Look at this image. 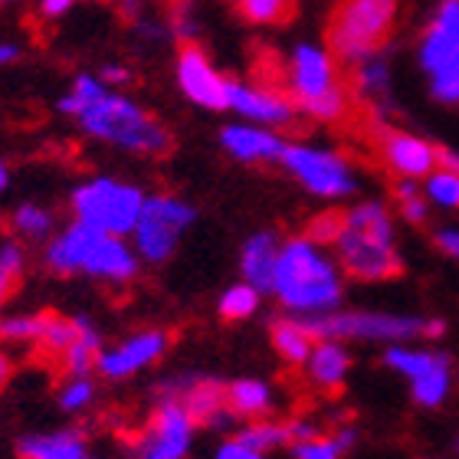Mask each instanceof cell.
<instances>
[{"instance_id": "obj_1", "label": "cell", "mask_w": 459, "mask_h": 459, "mask_svg": "<svg viewBox=\"0 0 459 459\" xmlns=\"http://www.w3.org/2000/svg\"><path fill=\"white\" fill-rule=\"evenodd\" d=\"M56 108L66 118H73L82 134L112 144L118 152L158 158V154L171 152L174 144L171 132L148 108H142L132 96H125L118 89H108L96 73H79L66 92L59 96Z\"/></svg>"}, {"instance_id": "obj_2", "label": "cell", "mask_w": 459, "mask_h": 459, "mask_svg": "<svg viewBox=\"0 0 459 459\" xmlns=\"http://www.w3.org/2000/svg\"><path fill=\"white\" fill-rule=\"evenodd\" d=\"M269 292L289 316H328L342 306V273L325 247L312 243L308 237H296L279 247Z\"/></svg>"}, {"instance_id": "obj_3", "label": "cell", "mask_w": 459, "mask_h": 459, "mask_svg": "<svg viewBox=\"0 0 459 459\" xmlns=\"http://www.w3.org/2000/svg\"><path fill=\"white\" fill-rule=\"evenodd\" d=\"M43 266L53 276H89L108 286H128L142 273V259L128 237H112L89 223L73 221L47 239Z\"/></svg>"}, {"instance_id": "obj_4", "label": "cell", "mask_w": 459, "mask_h": 459, "mask_svg": "<svg viewBox=\"0 0 459 459\" xmlns=\"http://www.w3.org/2000/svg\"><path fill=\"white\" fill-rule=\"evenodd\" d=\"M335 249L344 273L361 282H387L403 273L401 253L394 243V221L381 201L358 204L342 213Z\"/></svg>"}, {"instance_id": "obj_5", "label": "cell", "mask_w": 459, "mask_h": 459, "mask_svg": "<svg viewBox=\"0 0 459 459\" xmlns=\"http://www.w3.org/2000/svg\"><path fill=\"white\" fill-rule=\"evenodd\" d=\"M286 89L296 112L308 115L316 122H342L351 108V96L338 76L335 56L316 43L292 47L286 63Z\"/></svg>"}, {"instance_id": "obj_6", "label": "cell", "mask_w": 459, "mask_h": 459, "mask_svg": "<svg viewBox=\"0 0 459 459\" xmlns=\"http://www.w3.org/2000/svg\"><path fill=\"white\" fill-rule=\"evenodd\" d=\"M401 17V0H338L325 27L328 53L351 69L387 47Z\"/></svg>"}, {"instance_id": "obj_7", "label": "cell", "mask_w": 459, "mask_h": 459, "mask_svg": "<svg viewBox=\"0 0 459 459\" xmlns=\"http://www.w3.org/2000/svg\"><path fill=\"white\" fill-rule=\"evenodd\" d=\"M308 335L332 342H387L401 344L411 338H440L446 332L443 318L391 316V312H328V316L302 318Z\"/></svg>"}, {"instance_id": "obj_8", "label": "cell", "mask_w": 459, "mask_h": 459, "mask_svg": "<svg viewBox=\"0 0 459 459\" xmlns=\"http://www.w3.org/2000/svg\"><path fill=\"white\" fill-rule=\"evenodd\" d=\"M144 194L134 184H125L118 178H89L76 184L69 194V211L73 221L89 223V227L112 233V237H132L138 213H142Z\"/></svg>"}, {"instance_id": "obj_9", "label": "cell", "mask_w": 459, "mask_h": 459, "mask_svg": "<svg viewBox=\"0 0 459 459\" xmlns=\"http://www.w3.org/2000/svg\"><path fill=\"white\" fill-rule=\"evenodd\" d=\"M197 211L191 204L181 201L178 194H152L144 197L138 223L132 230V247L138 253L142 263L161 266L174 256L178 243L184 239V233L194 227Z\"/></svg>"}, {"instance_id": "obj_10", "label": "cell", "mask_w": 459, "mask_h": 459, "mask_svg": "<svg viewBox=\"0 0 459 459\" xmlns=\"http://www.w3.org/2000/svg\"><path fill=\"white\" fill-rule=\"evenodd\" d=\"M279 164L296 178L308 194H316L322 201H344L351 197L358 181H354L351 164L332 148H318V144H289L279 158Z\"/></svg>"}, {"instance_id": "obj_11", "label": "cell", "mask_w": 459, "mask_h": 459, "mask_svg": "<svg viewBox=\"0 0 459 459\" xmlns=\"http://www.w3.org/2000/svg\"><path fill=\"white\" fill-rule=\"evenodd\" d=\"M384 364L407 377L413 401L420 407H440L453 387V364L446 354L423 351L411 344H391L384 351Z\"/></svg>"}, {"instance_id": "obj_12", "label": "cell", "mask_w": 459, "mask_h": 459, "mask_svg": "<svg viewBox=\"0 0 459 459\" xmlns=\"http://www.w3.org/2000/svg\"><path fill=\"white\" fill-rule=\"evenodd\" d=\"M194 430L197 423L187 413L181 401L164 397L158 411L152 413V423L144 427L132 443L134 459H184L191 450Z\"/></svg>"}, {"instance_id": "obj_13", "label": "cell", "mask_w": 459, "mask_h": 459, "mask_svg": "<svg viewBox=\"0 0 459 459\" xmlns=\"http://www.w3.org/2000/svg\"><path fill=\"white\" fill-rule=\"evenodd\" d=\"M417 59L427 76L430 96L440 106H459V37L453 30L430 23L420 37Z\"/></svg>"}, {"instance_id": "obj_14", "label": "cell", "mask_w": 459, "mask_h": 459, "mask_svg": "<svg viewBox=\"0 0 459 459\" xmlns=\"http://www.w3.org/2000/svg\"><path fill=\"white\" fill-rule=\"evenodd\" d=\"M174 76H178V86L194 106L207 108V112H227L230 79L213 66L211 56L197 43H181L178 59H174Z\"/></svg>"}, {"instance_id": "obj_15", "label": "cell", "mask_w": 459, "mask_h": 459, "mask_svg": "<svg viewBox=\"0 0 459 459\" xmlns=\"http://www.w3.org/2000/svg\"><path fill=\"white\" fill-rule=\"evenodd\" d=\"M168 348H171L168 332L144 328V332H134L132 338H125V342L112 344V348H102L96 358V371L106 381H125V377H134L144 368H152L154 361H161Z\"/></svg>"}, {"instance_id": "obj_16", "label": "cell", "mask_w": 459, "mask_h": 459, "mask_svg": "<svg viewBox=\"0 0 459 459\" xmlns=\"http://www.w3.org/2000/svg\"><path fill=\"white\" fill-rule=\"evenodd\" d=\"M164 397H174L187 407L197 427L223 430L233 420V411L227 407V384L213 377H171L161 387Z\"/></svg>"}, {"instance_id": "obj_17", "label": "cell", "mask_w": 459, "mask_h": 459, "mask_svg": "<svg viewBox=\"0 0 459 459\" xmlns=\"http://www.w3.org/2000/svg\"><path fill=\"white\" fill-rule=\"evenodd\" d=\"M227 108L247 118L249 125H263V128H286L296 122V106L292 99L266 86H249L239 79L227 82Z\"/></svg>"}, {"instance_id": "obj_18", "label": "cell", "mask_w": 459, "mask_h": 459, "mask_svg": "<svg viewBox=\"0 0 459 459\" xmlns=\"http://www.w3.org/2000/svg\"><path fill=\"white\" fill-rule=\"evenodd\" d=\"M377 148H381L384 164L391 168L397 178H427L430 171H437L440 164V148H433L427 138L411 132H397L387 125H377Z\"/></svg>"}, {"instance_id": "obj_19", "label": "cell", "mask_w": 459, "mask_h": 459, "mask_svg": "<svg viewBox=\"0 0 459 459\" xmlns=\"http://www.w3.org/2000/svg\"><path fill=\"white\" fill-rule=\"evenodd\" d=\"M221 144L230 158L243 164H276L286 152V142L263 125H227L221 132Z\"/></svg>"}, {"instance_id": "obj_20", "label": "cell", "mask_w": 459, "mask_h": 459, "mask_svg": "<svg viewBox=\"0 0 459 459\" xmlns=\"http://www.w3.org/2000/svg\"><path fill=\"white\" fill-rule=\"evenodd\" d=\"M89 440L82 430H49L27 433L17 440V459H89Z\"/></svg>"}, {"instance_id": "obj_21", "label": "cell", "mask_w": 459, "mask_h": 459, "mask_svg": "<svg viewBox=\"0 0 459 459\" xmlns=\"http://www.w3.org/2000/svg\"><path fill=\"white\" fill-rule=\"evenodd\" d=\"M351 86L358 92V99L371 102L374 115L384 122V115L391 108V63H387V53H374V56L361 59L351 66Z\"/></svg>"}, {"instance_id": "obj_22", "label": "cell", "mask_w": 459, "mask_h": 459, "mask_svg": "<svg viewBox=\"0 0 459 459\" xmlns=\"http://www.w3.org/2000/svg\"><path fill=\"white\" fill-rule=\"evenodd\" d=\"M302 368H306L308 381L316 384V387H322V391H338L344 384V377H348V371H351V354H348V348H344L342 342L318 338V342L312 344V351H308Z\"/></svg>"}, {"instance_id": "obj_23", "label": "cell", "mask_w": 459, "mask_h": 459, "mask_svg": "<svg viewBox=\"0 0 459 459\" xmlns=\"http://www.w3.org/2000/svg\"><path fill=\"white\" fill-rule=\"evenodd\" d=\"M279 247H282V243H279V237L273 230L253 233V237L243 243V249H239V273H243V282H249V286L259 289V292H269Z\"/></svg>"}, {"instance_id": "obj_24", "label": "cell", "mask_w": 459, "mask_h": 459, "mask_svg": "<svg viewBox=\"0 0 459 459\" xmlns=\"http://www.w3.org/2000/svg\"><path fill=\"white\" fill-rule=\"evenodd\" d=\"M102 351V332L89 316H76V338L66 351L59 354L63 371L69 374H92L96 371V358Z\"/></svg>"}, {"instance_id": "obj_25", "label": "cell", "mask_w": 459, "mask_h": 459, "mask_svg": "<svg viewBox=\"0 0 459 459\" xmlns=\"http://www.w3.org/2000/svg\"><path fill=\"white\" fill-rule=\"evenodd\" d=\"M269 338H273V348H276L279 358L286 364H292V368H302L308 351H312V344H316V338L308 335L306 322L299 316L276 318L273 328H269Z\"/></svg>"}, {"instance_id": "obj_26", "label": "cell", "mask_w": 459, "mask_h": 459, "mask_svg": "<svg viewBox=\"0 0 459 459\" xmlns=\"http://www.w3.org/2000/svg\"><path fill=\"white\" fill-rule=\"evenodd\" d=\"M7 227L17 239H27V243H47V239L56 233V217H53V211L43 207V204L23 201L7 213Z\"/></svg>"}, {"instance_id": "obj_27", "label": "cell", "mask_w": 459, "mask_h": 459, "mask_svg": "<svg viewBox=\"0 0 459 459\" xmlns=\"http://www.w3.org/2000/svg\"><path fill=\"white\" fill-rule=\"evenodd\" d=\"M227 407L233 411V417L256 420L273 411V387L259 377H239V381L227 384Z\"/></svg>"}, {"instance_id": "obj_28", "label": "cell", "mask_w": 459, "mask_h": 459, "mask_svg": "<svg viewBox=\"0 0 459 459\" xmlns=\"http://www.w3.org/2000/svg\"><path fill=\"white\" fill-rule=\"evenodd\" d=\"M233 10L253 27H282L296 17L299 0H233Z\"/></svg>"}, {"instance_id": "obj_29", "label": "cell", "mask_w": 459, "mask_h": 459, "mask_svg": "<svg viewBox=\"0 0 459 459\" xmlns=\"http://www.w3.org/2000/svg\"><path fill=\"white\" fill-rule=\"evenodd\" d=\"M23 273H27V253L20 239H0V312L13 299Z\"/></svg>"}, {"instance_id": "obj_30", "label": "cell", "mask_w": 459, "mask_h": 459, "mask_svg": "<svg viewBox=\"0 0 459 459\" xmlns=\"http://www.w3.org/2000/svg\"><path fill=\"white\" fill-rule=\"evenodd\" d=\"M239 443H247L253 450H259L266 456L269 450H279V446H286L289 443V423H276V420H263L256 417L253 423H247L243 430L237 433Z\"/></svg>"}, {"instance_id": "obj_31", "label": "cell", "mask_w": 459, "mask_h": 459, "mask_svg": "<svg viewBox=\"0 0 459 459\" xmlns=\"http://www.w3.org/2000/svg\"><path fill=\"white\" fill-rule=\"evenodd\" d=\"M423 197H427L430 207L456 211L459 207V174L440 164L437 171L427 174V181H423Z\"/></svg>"}, {"instance_id": "obj_32", "label": "cell", "mask_w": 459, "mask_h": 459, "mask_svg": "<svg viewBox=\"0 0 459 459\" xmlns=\"http://www.w3.org/2000/svg\"><path fill=\"white\" fill-rule=\"evenodd\" d=\"M56 401L66 413H86L96 403V381L89 374H69L66 381L59 384Z\"/></svg>"}, {"instance_id": "obj_33", "label": "cell", "mask_w": 459, "mask_h": 459, "mask_svg": "<svg viewBox=\"0 0 459 459\" xmlns=\"http://www.w3.org/2000/svg\"><path fill=\"white\" fill-rule=\"evenodd\" d=\"M73 338H76V316L66 318V316H53V312H47V318H43V332H39V348L47 354H53V358H59V354L66 351L69 344H73Z\"/></svg>"}, {"instance_id": "obj_34", "label": "cell", "mask_w": 459, "mask_h": 459, "mask_svg": "<svg viewBox=\"0 0 459 459\" xmlns=\"http://www.w3.org/2000/svg\"><path fill=\"white\" fill-rule=\"evenodd\" d=\"M259 289H253L249 282H239V286H230L221 296V318L227 322H243V318L256 316L259 308Z\"/></svg>"}, {"instance_id": "obj_35", "label": "cell", "mask_w": 459, "mask_h": 459, "mask_svg": "<svg viewBox=\"0 0 459 459\" xmlns=\"http://www.w3.org/2000/svg\"><path fill=\"white\" fill-rule=\"evenodd\" d=\"M43 318H47V312H39V316H7V318H0V342L37 344L39 332H43Z\"/></svg>"}, {"instance_id": "obj_36", "label": "cell", "mask_w": 459, "mask_h": 459, "mask_svg": "<svg viewBox=\"0 0 459 459\" xmlns=\"http://www.w3.org/2000/svg\"><path fill=\"white\" fill-rule=\"evenodd\" d=\"M394 194H397V207H401L403 221L427 223V217H430V204H427L423 191L417 187V181H411V178H401V181L394 184Z\"/></svg>"}, {"instance_id": "obj_37", "label": "cell", "mask_w": 459, "mask_h": 459, "mask_svg": "<svg viewBox=\"0 0 459 459\" xmlns=\"http://www.w3.org/2000/svg\"><path fill=\"white\" fill-rule=\"evenodd\" d=\"M342 446L335 437H312V440L296 443V459H342Z\"/></svg>"}, {"instance_id": "obj_38", "label": "cell", "mask_w": 459, "mask_h": 459, "mask_svg": "<svg viewBox=\"0 0 459 459\" xmlns=\"http://www.w3.org/2000/svg\"><path fill=\"white\" fill-rule=\"evenodd\" d=\"M338 230H342V213H322V217L308 223V239L325 247V243H335Z\"/></svg>"}, {"instance_id": "obj_39", "label": "cell", "mask_w": 459, "mask_h": 459, "mask_svg": "<svg viewBox=\"0 0 459 459\" xmlns=\"http://www.w3.org/2000/svg\"><path fill=\"white\" fill-rule=\"evenodd\" d=\"M433 243H437V249H443L446 256L459 263V227L456 223H446V227L437 230V233H433Z\"/></svg>"}, {"instance_id": "obj_40", "label": "cell", "mask_w": 459, "mask_h": 459, "mask_svg": "<svg viewBox=\"0 0 459 459\" xmlns=\"http://www.w3.org/2000/svg\"><path fill=\"white\" fill-rule=\"evenodd\" d=\"M102 82H106L108 89H118V86H128L132 82V69L122 66V63H106V66L96 73Z\"/></svg>"}, {"instance_id": "obj_41", "label": "cell", "mask_w": 459, "mask_h": 459, "mask_svg": "<svg viewBox=\"0 0 459 459\" xmlns=\"http://www.w3.org/2000/svg\"><path fill=\"white\" fill-rule=\"evenodd\" d=\"M79 0H37V13L43 20H63Z\"/></svg>"}, {"instance_id": "obj_42", "label": "cell", "mask_w": 459, "mask_h": 459, "mask_svg": "<svg viewBox=\"0 0 459 459\" xmlns=\"http://www.w3.org/2000/svg\"><path fill=\"white\" fill-rule=\"evenodd\" d=\"M217 459H263V453L247 446V443H239V440H227L221 450H217Z\"/></svg>"}, {"instance_id": "obj_43", "label": "cell", "mask_w": 459, "mask_h": 459, "mask_svg": "<svg viewBox=\"0 0 459 459\" xmlns=\"http://www.w3.org/2000/svg\"><path fill=\"white\" fill-rule=\"evenodd\" d=\"M318 437V427L308 420H289V443H302V440H312Z\"/></svg>"}, {"instance_id": "obj_44", "label": "cell", "mask_w": 459, "mask_h": 459, "mask_svg": "<svg viewBox=\"0 0 459 459\" xmlns=\"http://www.w3.org/2000/svg\"><path fill=\"white\" fill-rule=\"evenodd\" d=\"M23 56V47L17 39H0V66H13Z\"/></svg>"}, {"instance_id": "obj_45", "label": "cell", "mask_w": 459, "mask_h": 459, "mask_svg": "<svg viewBox=\"0 0 459 459\" xmlns=\"http://www.w3.org/2000/svg\"><path fill=\"white\" fill-rule=\"evenodd\" d=\"M10 377H13V358L7 351H0V391L7 387Z\"/></svg>"}, {"instance_id": "obj_46", "label": "cell", "mask_w": 459, "mask_h": 459, "mask_svg": "<svg viewBox=\"0 0 459 459\" xmlns=\"http://www.w3.org/2000/svg\"><path fill=\"white\" fill-rule=\"evenodd\" d=\"M440 164L450 168V171L459 174V152H450V148H440Z\"/></svg>"}, {"instance_id": "obj_47", "label": "cell", "mask_w": 459, "mask_h": 459, "mask_svg": "<svg viewBox=\"0 0 459 459\" xmlns=\"http://www.w3.org/2000/svg\"><path fill=\"white\" fill-rule=\"evenodd\" d=\"M7 187H10V168H7V161L0 158V197L7 194Z\"/></svg>"}, {"instance_id": "obj_48", "label": "cell", "mask_w": 459, "mask_h": 459, "mask_svg": "<svg viewBox=\"0 0 459 459\" xmlns=\"http://www.w3.org/2000/svg\"><path fill=\"white\" fill-rule=\"evenodd\" d=\"M82 4V0H79ZM86 4H115V0H86Z\"/></svg>"}, {"instance_id": "obj_49", "label": "cell", "mask_w": 459, "mask_h": 459, "mask_svg": "<svg viewBox=\"0 0 459 459\" xmlns=\"http://www.w3.org/2000/svg\"><path fill=\"white\" fill-rule=\"evenodd\" d=\"M89 459H96V456H89Z\"/></svg>"}]
</instances>
